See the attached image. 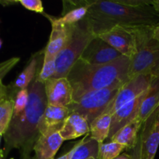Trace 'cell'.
<instances>
[{
  "mask_svg": "<svg viewBox=\"0 0 159 159\" xmlns=\"http://www.w3.org/2000/svg\"><path fill=\"white\" fill-rule=\"evenodd\" d=\"M115 159H130V156L129 154L127 153H124V154H121L120 155L116 158Z\"/></svg>",
  "mask_w": 159,
  "mask_h": 159,
  "instance_id": "33",
  "label": "cell"
},
{
  "mask_svg": "<svg viewBox=\"0 0 159 159\" xmlns=\"http://www.w3.org/2000/svg\"><path fill=\"white\" fill-rule=\"evenodd\" d=\"M43 52V51H40L33 56L28 65L25 67L22 72L17 76L15 81L9 86H8V97L14 99L16 95L19 91L28 89L30 84L32 83L33 80L35 77L37 70V65L39 63V58L43 55V54L41 55Z\"/></svg>",
  "mask_w": 159,
  "mask_h": 159,
  "instance_id": "16",
  "label": "cell"
},
{
  "mask_svg": "<svg viewBox=\"0 0 159 159\" xmlns=\"http://www.w3.org/2000/svg\"><path fill=\"white\" fill-rule=\"evenodd\" d=\"M1 159H6V158H1Z\"/></svg>",
  "mask_w": 159,
  "mask_h": 159,
  "instance_id": "39",
  "label": "cell"
},
{
  "mask_svg": "<svg viewBox=\"0 0 159 159\" xmlns=\"http://www.w3.org/2000/svg\"><path fill=\"white\" fill-rule=\"evenodd\" d=\"M43 84L48 105L68 107L74 101L73 89L67 78H51Z\"/></svg>",
  "mask_w": 159,
  "mask_h": 159,
  "instance_id": "11",
  "label": "cell"
},
{
  "mask_svg": "<svg viewBox=\"0 0 159 159\" xmlns=\"http://www.w3.org/2000/svg\"><path fill=\"white\" fill-rule=\"evenodd\" d=\"M56 72V57L43 58V66L35 80L44 83L47 80L54 77Z\"/></svg>",
  "mask_w": 159,
  "mask_h": 159,
  "instance_id": "25",
  "label": "cell"
},
{
  "mask_svg": "<svg viewBox=\"0 0 159 159\" xmlns=\"http://www.w3.org/2000/svg\"><path fill=\"white\" fill-rule=\"evenodd\" d=\"M88 9L89 6L87 4V1H85V5L73 8L71 10L63 14L59 18H54V17L48 15L47 16L51 23L60 25H73L75 23H79V21L83 20L86 16L87 13H88Z\"/></svg>",
  "mask_w": 159,
  "mask_h": 159,
  "instance_id": "22",
  "label": "cell"
},
{
  "mask_svg": "<svg viewBox=\"0 0 159 159\" xmlns=\"http://www.w3.org/2000/svg\"><path fill=\"white\" fill-rule=\"evenodd\" d=\"M29 100L26 109L13 116L7 131L3 135L5 158L13 149H18L22 157L29 156L40 137L39 123L48 106L44 84L34 80L28 88Z\"/></svg>",
  "mask_w": 159,
  "mask_h": 159,
  "instance_id": "2",
  "label": "cell"
},
{
  "mask_svg": "<svg viewBox=\"0 0 159 159\" xmlns=\"http://www.w3.org/2000/svg\"><path fill=\"white\" fill-rule=\"evenodd\" d=\"M129 154L130 156V159H141V131H140L139 138H138V142L136 145L133 148Z\"/></svg>",
  "mask_w": 159,
  "mask_h": 159,
  "instance_id": "29",
  "label": "cell"
},
{
  "mask_svg": "<svg viewBox=\"0 0 159 159\" xmlns=\"http://www.w3.org/2000/svg\"><path fill=\"white\" fill-rule=\"evenodd\" d=\"M120 88L121 86H114L85 93L73 101L68 107L71 113L83 116L90 125L96 118L106 111Z\"/></svg>",
  "mask_w": 159,
  "mask_h": 159,
  "instance_id": "6",
  "label": "cell"
},
{
  "mask_svg": "<svg viewBox=\"0 0 159 159\" xmlns=\"http://www.w3.org/2000/svg\"><path fill=\"white\" fill-rule=\"evenodd\" d=\"M88 159H96L95 158H88Z\"/></svg>",
  "mask_w": 159,
  "mask_h": 159,
  "instance_id": "38",
  "label": "cell"
},
{
  "mask_svg": "<svg viewBox=\"0 0 159 159\" xmlns=\"http://www.w3.org/2000/svg\"><path fill=\"white\" fill-rule=\"evenodd\" d=\"M71 152V159H88L89 158L98 159L99 143L91 138L86 139V137H85L75 144Z\"/></svg>",
  "mask_w": 159,
  "mask_h": 159,
  "instance_id": "21",
  "label": "cell"
},
{
  "mask_svg": "<svg viewBox=\"0 0 159 159\" xmlns=\"http://www.w3.org/2000/svg\"><path fill=\"white\" fill-rule=\"evenodd\" d=\"M142 124L143 123L138 117L135 118L122 127L110 141L125 146L126 150H131L138 142Z\"/></svg>",
  "mask_w": 159,
  "mask_h": 159,
  "instance_id": "18",
  "label": "cell"
},
{
  "mask_svg": "<svg viewBox=\"0 0 159 159\" xmlns=\"http://www.w3.org/2000/svg\"><path fill=\"white\" fill-rule=\"evenodd\" d=\"M21 159H34V157H30V155H29V156L22 157Z\"/></svg>",
  "mask_w": 159,
  "mask_h": 159,
  "instance_id": "36",
  "label": "cell"
},
{
  "mask_svg": "<svg viewBox=\"0 0 159 159\" xmlns=\"http://www.w3.org/2000/svg\"><path fill=\"white\" fill-rule=\"evenodd\" d=\"M136 40L137 52L130 59L128 78L141 75L159 77V42L154 38L155 27H131Z\"/></svg>",
  "mask_w": 159,
  "mask_h": 159,
  "instance_id": "4",
  "label": "cell"
},
{
  "mask_svg": "<svg viewBox=\"0 0 159 159\" xmlns=\"http://www.w3.org/2000/svg\"><path fill=\"white\" fill-rule=\"evenodd\" d=\"M122 56L109 43L96 36L85 48L80 59L91 65H104L110 63Z\"/></svg>",
  "mask_w": 159,
  "mask_h": 159,
  "instance_id": "10",
  "label": "cell"
},
{
  "mask_svg": "<svg viewBox=\"0 0 159 159\" xmlns=\"http://www.w3.org/2000/svg\"><path fill=\"white\" fill-rule=\"evenodd\" d=\"M20 61V57H11L0 62V79H2Z\"/></svg>",
  "mask_w": 159,
  "mask_h": 159,
  "instance_id": "28",
  "label": "cell"
},
{
  "mask_svg": "<svg viewBox=\"0 0 159 159\" xmlns=\"http://www.w3.org/2000/svg\"><path fill=\"white\" fill-rule=\"evenodd\" d=\"M148 90L145 93L138 96V98L123 106L116 113L112 115L111 126H110V134H109L108 138L109 139H111L122 127H124V126L129 124L130 121L138 117L140 107L142 103L143 99H144L146 94H147Z\"/></svg>",
  "mask_w": 159,
  "mask_h": 159,
  "instance_id": "13",
  "label": "cell"
},
{
  "mask_svg": "<svg viewBox=\"0 0 159 159\" xmlns=\"http://www.w3.org/2000/svg\"><path fill=\"white\" fill-rule=\"evenodd\" d=\"M126 150L125 146L119 143L110 141L108 143L99 144L98 159H115L121 155L123 151Z\"/></svg>",
  "mask_w": 159,
  "mask_h": 159,
  "instance_id": "24",
  "label": "cell"
},
{
  "mask_svg": "<svg viewBox=\"0 0 159 159\" xmlns=\"http://www.w3.org/2000/svg\"><path fill=\"white\" fill-rule=\"evenodd\" d=\"M71 151H69L68 153L65 154L64 155H62V156L59 157V158H57L56 159H71Z\"/></svg>",
  "mask_w": 159,
  "mask_h": 159,
  "instance_id": "32",
  "label": "cell"
},
{
  "mask_svg": "<svg viewBox=\"0 0 159 159\" xmlns=\"http://www.w3.org/2000/svg\"><path fill=\"white\" fill-rule=\"evenodd\" d=\"M19 3L28 10L34 11L37 13H44L43 3L40 0H20Z\"/></svg>",
  "mask_w": 159,
  "mask_h": 159,
  "instance_id": "27",
  "label": "cell"
},
{
  "mask_svg": "<svg viewBox=\"0 0 159 159\" xmlns=\"http://www.w3.org/2000/svg\"><path fill=\"white\" fill-rule=\"evenodd\" d=\"M14 99L7 97L0 102V134L4 135L13 117Z\"/></svg>",
  "mask_w": 159,
  "mask_h": 159,
  "instance_id": "23",
  "label": "cell"
},
{
  "mask_svg": "<svg viewBox=\"0 0 159 159\" xmlns=\"http://www.w3.org/2000/svg\"><path fill=\"white\" fill-rule=\"evenodd\" d=\"M96 36L91 22L86 16L71 25L68 42L56 57V72L53 78L68 77L72 67Z\"/></svg>",
  "mask_w": 159,
  "mask_h": 159,
  "instance_id": "5",
  "label": "cell"
},
{
  "mask_svg": "<svg viewBox=\"0 0 159 159\" xmlns=\"http://www.w3.org/2000/svg\"><path fill=\"white\" fill-rule=\"evenodd\" d=\"M65 140L59 131L40 135L34 147V159H54V156Z\"/></svg>",
  "mask_w": 159,
  "mask_h": 159,
  "instance_id": "14",
  "label": "cell"
},
{
  "mask_svg": "<svg viewBox=\"0 0 159 159\" xmlns=\"http://www.w3.org/2000/svg\"><path fill=\"white\" fill-rule=\"evenodd\" d=\"M153 79V76L150 75H141L129 79L121 86L116 97L103 113L113 115L123 106L145 93L150 87Z\"/></svg>",
  "mask_w": 159,
  "mask_h": 159,
  "instance_id": "7",
  "label": "cell"
},
{
  "mask_svg": "<svg viewBox=\"0 0 159 159\" xmlns=\"http://www.w3.org/2000/svg\"><path fill=\"white\" fill-rule=\"evenodd\" d=\"M123 56L131 58L137 52L136 40L131 27L116 26L96 35Z\"/></svg>",
  "mask_w": 159,
  "mask_h": 159,
  "instance_id": "8",
  "label": "cell"
},
{
  "mask_svg": "<svg viewBox=\"0 0 159 159\" xmlns=\"http://www.w3.org/2000/svg\"><path fill=\"white\" fill-rule=\"evenodd\" d=\"M129 66L130 58L125 56L104 65H91L79 59L67 77L74 101L90 92L122 86L129 80Z\"/></svg>",
  "mask_w": 159,
  "mask_h": 159,
  "instance_id": "3",
  "label": "cell"
},
{
  "mask_svg": "<svg viewBox=\"0 0 159 159\" xmlns=\"http://www.w3.org/2000/svg\"><path fill=\"white\" fill-rule=\"evenodd\" d=\"M152 5L154 6V7L155 8L158 12H159V0H155V1H152Z\"/></svg>",
  "mask_w": 159,
  "mask_h": 159,
  "instance_id": "34",
  "label": "cell"
},
{
  "mask_svg": "<svg viewBox=\"0 0 159 159\" xmlns=\"http://www.w3.org/2000/svg\"><path fill=\"white\" fill-rule=\"evenodd\" d=\"M3 137V135L2 134H0V146H1V141H2V138ZM1 158H2V150L1 148H0V159Z\"/></svg>",
  "mask_w": 159,
  "mask_h": 159,
  "instance_id": "35",
  "label": "cell"
},
{
  "mask_svg": "<svg viewBox=\"0 0 159 159\" xmlns=\"http://www.w3.org/2000/svg\"><path fill=\"white\" fill-rule=\"evenodd\" d=\"M141 159H155L159 146V107L141 129Z\"/></svg>",
  "mask_w": 159,
  "mask_h": 159,
  "instance_id": "9",
  "label": "cell"
},
{
  "mask_svg": "<svg viewBox=\"0 0 159 159\" xmlns=\"http://www.w3.org/2000/svg\"><path fill=\"white\" fill-rule=\"evenodd\" d=\"M52 30L49 41L43 50V57H57L66 45L71 33V25H60L51 23Z\"/></svg>",
  "mask_w": 159,
  "mask_h": 159,
  "instance_id": "15",
  "label": "cell"
},
{
  "mask_svg": "<svg viewBox=\"0 0 159 159\" xmlns=\"http://www.w3.org/2000/svg\"><path fill=\"white\" fill-rule=\"evenodd\" d=\"M29 100L28 89H22L16 93L14 99V113L13 116H18L23 113L26 109Z\"/></svg>",
  "mask_w": 159,
  "mask_h": 159,
  "instance_id": "26",
  "label": "cell"
},
{
  "mask_svg": "<svg viewBox=\"0 0 159 159\" xmlns=\"http://www.w3.org/2000/svg\"><path fill=\"white\" fill-rule=\"evenodd\" d=\"M8 97V86L5 85L0 79V102Z\"/></svg>",
  "mask_w": 159,
  "mask_h": 159,
  "instance_id": "30",
  "label": "cell"
},
{
  "mask_svg": "<svg viewBox=\"0 0 159 159\" xmlns=\"http://www.w3.org/2000/svg\"><path fill=\"white\" fill-rule=\"evenodd\" d=\"M159 107V77L154 78L140 107L138 118L144 123Z\"/></svg>",
  "mask_w": 159,
  "mask_h": 159,
  "instance_id": "19",
  "label": "cell"
},
{
  "mask_svg": "<svg viewBox=\"0 0 159 159\" xmlns=\"http://www.w3.org/2000/svg\"><path fill=\"white\" fill-rule=\"evenodd\" d=\"M153 36H154V38L156 39V40L159 42V25H158L157 26H155V29H154Z\"/></svg>",
  "mask_w": 159,
  "mask_h": 159,
  "instance_id": "31",
  "label": "cell"
},
{
  "mask_svg": "<svg viewBox=\"0 0 159 159\" xmlns=\"http://www.w3.org/2000/svg\"><path fill=\"white\" fill-rule=\"evenodd\" d=\"M86 17L96 35L116 26L124 27H155L159 25V12L152 1L95 0L87 1Z\"/></svg>",
  "mask_w": 159,
  "mask_h": 159,
  "instance_id": "1",
  "label": "cell"
},
{
  "mask_svg": "<svg viewBox=\"0 0 159 159\" xmlns=\"http://www.w3.org/2000/svg\"><path fill=\"white\" fill-rule=\"evenodd\" d=\"M89 132L90 125L88 121L81 115L71 113L65 121L59 133L62 138L67 141L88 134Z\"/></svg>",
  "mask_w": 159,
  "mask_h": 159,
  "instance_id": "17",
  "label": "cell"
},
{
  "mask_svg": "<svg viewBox=\"0 0 159 159\" xmlns=\"http://www.w3.org/2000/svg\"><path fill=\"white\" fill-rule=\"evenodd\" d=\"M71 113V110L68 107L48 104L39 123V131L40 134L47 135L60 131L65 121Z\"/></svg>",
  "mask_w": 159,
  "mask_h": 159,
  "instance_id": "12",
  "label": "cell"
},
{
  "mask_svg": "<svg viewBox=\"0 0 159 159\" xmlns=\"http://www.w3.org/2000/svg\"><path fill=\"white\" fill-rule=\"evenodd\" d=\"M112 115L102 113L90 124L91 138L97 141L99 144L103 143L109 138L111 126Z\"/></svg>",
  "mask_w": 159,
  "mask_h": 159,
  "instance_id": "20",
  "label": "cell"
},
{
  "mask_svg": "<svg viewBox=\"0 0 159 159\" xmlns=\"http://www.w3.org/2000/svg\"><path fill=\"white\" fill-rule=\"evenodd\" d=\"M2 46V40L0 39V49H1Z\"/></svg>",
  "mask_w": 159,
  "mask_h": 159,
  "instance_id": "37",
  "label": "cell"
}]
</instances>
